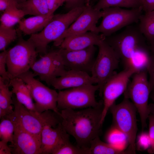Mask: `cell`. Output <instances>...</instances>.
I'll return each mask as SVG.
<instances>
[{
    "mask_svg": "<svg viewBox=\"0 0 154 154\" xmlns=\"http://www.w3.org/2000/svg\"><path fill=\"white\" fill-rule=\"evenodd\" d=\"M103 108V103L95 108L60 111L62 126L75 139L79 147L89 149L91 141L99 136Z\"/></svg>",
    "mask_w": 154,
    "mask_h": 154,
    "instance_id": "obj_1",
    "label": "cell"
},
{
    "mask_svg": "<svg viewBox=\"0 0 154 154\" xmlns=\"http://www.w3.org/2000/svg\"><path fill=\"white\" fill-rule=\"evenodd\" d=\"M85 5L73 8L65 13L54 15L42 30L31 35L28 40L34 45L38 53L45 54L47 52L48 44L57 42L81 14Z\"/></svg>",
    "mask_w": 154,
    "mask_h": 154,
    "instance_id": "obj_2",
    "label": "cell"
},
{
    "mask_svg": "<svg viewBox=\"0 0 154 154\" xmlns=\"http://www.w3.org/2000/svg\"><path fill=\"white\" fill-rule=\"evenodd\" d=\"M105 40L112 48L125 68L136 50L147 45L146 40L138 26L126 27L120 33L106 37Z\"/></svg>",
    "mask_w": 154,
    "mask_h": 154,
    "instance_id": "obj_3",
    "label": "cell"
},
{
    "mask_svg": "<svg viewBox=\"0 0 154 154\" xmlns=\"http://www.w3.org/2000/svg\"><path fill=\"white\" fill-rule=\"evenodd\" d=\"M13 112L5 117L18 123L25 130L34 136L40 143L41 133L44 126L56 118L58 112L48 110L40 114L31 111L20 103L13 96Z\"/></svg>",
    "mask_w": 154,
    "mask_h": 154,
    "instance_id": "obj_4",
    "label": "cell"
},
{
    "mask_svg": "<svg viewBox=\"0 0 154 154\" xmlns=\"http://www.w3.org/2000/svg\"><path fill=\"white\" fill-rule=\"evenodd\" d=\"M102 18L97 26L98 32L105 37L112 35L121 29L137 23L142 14L141 6L127 9L112 7L101 10Z\"/></svg>",
    "mask_w": 154,
    "mask_h": 154,
    "instance_id": "obj_5",
    "label": "cell"
},
{
    "mask_svg": "<svg viewBox=\"0 0 154 154\" xmlns=\"http://www.w3.org/2000/svg\"><path fill=\"white\" fill-rule=\"evenodd\" d=\"M109 110L112 116L113 126L125 135L129 144L128 149L132 154H135L137 131L136 107L129 98L124 97L121 102L114 103Z\"/></svg>",
    "mask_w": 154,
    "mask_h": 154,
    "instance_id": "obj_6",
    "label": "cell"
},
{
    "mask_svg": "<svg viewBox=\"0 0 154 154\" xmlns=\"http://www.w3.org/2000/svg\"><path fill=\"white\" fill-rule=\"evenodd\" d=\"M147 72L146 70L133 74L123 93L124 97L133 103L139 114L142 131L147 127V120L150 114L148 102L151 90Z\"/></svg>",
    "mask_w": 154,
    "mask_h": 154,
    "instance_id": "obj_7",
    "label": "cell"
},
{
    "mask_svg": "<svg viewBox=\"0 0 154 154\" xmlns=\"http://www.w3.org/2000/svg\"><path fill=\"white\" fill-rule=\"evenodd\" d=\"M97 85L88 84L58 92L57 108L60 111L66 109H80L98 106L103 103L98 102L95 93L98 90Z\"/></svg>",
    "mask_w": 154,
    "mask_h": 154,
    "instance_id": "obj_8",
    "label": "cell"
},
{
    "mask_svg": "<svg viewBox=\"0 0 154 154\" xmlns=\"http://www.w3.org/2000/svg\"><path fill=\"white\" fill-rule=\"evenodd\" d=\"M20 37L17 43L8 50L6 65L10 79L29 71L38 54L31 42Z\"/></svg>",
    "mask_w": 154,
    "mask_h": 154,
    "instance_id": "obj_9",
    "label": "cell"
},
{
    "mask_svg": "<svg viewBox=\"0 0 154 154\" xmlns=\"http://www.w3.org/2000/svg\"><path fill=\"white\" fill-rule=\"evenodd\" d=\"M97 46L98 53L93 65L91 75L99 86V95L101 96L104 85L116 73L115 70L118 68L120 60L105 39Z\"/></svg>",
    "mask_w": 154,
    "mask_h": 154,
    "instance_id": "obj_10",
    "label": "cell"
},
{
    "mask_svg": "<svg viewBox=\"0 0 154 154\" xmlns=\"http://www.w3.org/2000/svg\"><path fill=\"white\" fill-rule=\"evenodd\" d=\"M35 76L33 72L29 70L17 77L22 79L29 86L35 101L36 112L40 114L48 110L59 112L57 108L58 92L36 79Z\"/></svg>",
    "mask_w": 154,
    "mask_h": 154,
    "instance_id": "obj_11",
    "label": "cell"
},
{
    "mask_svg": "<svg viewBox=\"0 0 154 154\" xmlns=\"http://www.w3.org/2000/svg\"><path fill=\"white\" fill-rule=\"evenodd\" d=\"M31 68L35 76L50 86L56 78L62 75L66 71L60 53L59 49L52 50L36 61Z\"/></svg>",
    "mask_w": 154,
    "mask_h": 154,
    "instance_id": "obj_12",
    "label": "cell"
},
{
    "mask_svg": "<svg viewBox=\"0 0 154 154\" xmlns=\"http://www.w3.org/2000/svg\"><path fill=\"white\" fill-rule=\"evenodd\" d=\"M136 72L132 68H124L111 77L102 90L103 108L101 123L102 125L108 111L116 99L126 91L131 77Z\"/></svg>",
    "mask_w": 154,
    "mask_h": 154,
    "instance_id": "obj_13",
    "label": "cell"
},
{
    "mask_svg": "<svg viewBox=\"0 0 154 154\" xmlns=\"http://www.w3.org/2000/svg\"><path fill=\"white\" fill-rule=\"evenodd\" d=\"M101 10L94 9L88 0L83 11L55 43L54 46L59 47L66 37L84 33L89 31L99 33L96 24L102 17Z\"/></svg>",
    "mask_w": 154,
    "mask_h": 154,
    "instance_id": "obj_14",
    "label": "cell"
},
{
    "mask_svg": "<svg viewBox=\"0 0 154 154\" xmlns=\"http://www.w3.org/2000/svg\"><path fill=\"white\" fill-rule=\"evenodd\" d=\"M69 135L61 123L60 115L45 124L41 133L40 154H54L66 141Z\"/></svg>",
    "mask_w": 154,
    "mask_h": 154,
    "instance_id": "obj_15",
    "label": "cell"
},
{
    "mask_svg": "<svg viewBox=\"0 0 154 154\" xmlns=\"http://www.w3.org/2000/svg\"><path fill=\"white\" fill-rule=\"evenodd\" d=\"M59 50L66 68L85 72L89 74H91L96 58L95 46L79 50H69L60 48Z\"/></svg>",
    "mask_w": 154,
    "mask_h": 154,
    "instance_id": "obj_16",
    "label": "cell"
},
{
    "mask_svg": "<svg viewBox=\"0 0 154 154\" xmlns=\"http://www.w3.org/2000/svg\"><path fill=\"white\" fill-rule=\"evenodd\" d=\"M11 120L15 125L13 142L9 145L12 154H40V143L18 123Z\"/></svg>",
    "mask_w": 154,
    "mask_h": 154,
    "instance_id": "obj_17",
    "label": "cell"
},
{
    "mask_svg": "<svg viewBox=\"0 0 154 154\" xmlns=\"http://www.w3.org/2000/svg\"><path fill=\"white\" fill-rule=\"evenodd\" d=\"M96 84L91 75L80 71L69 70L62 76L55 78L51 85L55 89L61 90L80 86L84 85Z\"/></svg>",
    "mask_w": 154,
    "mask_h": 154,
    "instance_id": "obj_18",
    "label": "cell"
},
{
    "mask_svg": "<svg viewBox=\"0 0 154 154\" xmlns=\"http://www.w3.org/2000/svg\"><path fill=\"white\" fill-rule=\"evenodd\" d=\"M106 37L100 33L91 32L66 37L59 47L69 50H82L92 46H97Z\"/></svg>",
    "mask_w": 154,
    "mask_h": 154,
    "instance_id": "obj_19",
    "label": "cell"
},
{
    "mask_svg": "<svg viewBox=\"0 0 154 154\" xmlns=\"http://www.w3.org/2000/svg\"><path fill=\"white\" fill-rule=\"evenodd\" d=\"M9 85L12 87V90L20 103L30 110L37 113L35 110V103L33 101L29 87L27 84L21 78L16 77L10 80Z\"/></svg>",
    "mask_w": 154,
    "mask_h": 154,
    "instance_id": "obj_20",
    "label": "cell"
},
{
    "mask_svg": "<svg viewBox=\"0 0 154 154\" xmlns=\"http://www.w3.org/2000/svg\"><path fill=\"white\" fill-rule=\"evenodd\" d=\"M54 15H36L22 19L18 23V29L25 35L37 33L43 29Z\"/></svg>",
    "mask_w": 154,
    "mask_h": 154,
    "instance_id": "obj_21",
    "label": "cell"
},
{
    "mask_svg": "<svg viewBox=\"0 0 154 154\" xmlns=\"http://www.w3.org/2000/svg\"><path fill=\"white\" fill-rule=\"evenodd\" d=\"M9 82L0 76V118L12 114L13 94L9 89Z\"/></svg>",
    "mask_w": 154,
    "mask_h": 154,
    "instance_id": "obj_22",
    "label": "cell"
},
{
    "mask_svg": "<svg viewBox=\"0 0 154 154\" xmlns=\"http://www.w3.org/2000/svg\"><path fill=\"white\" fill-rule=\"evenodd\" d=\"M151 54L149 46L147 45L138 48L124 68L133 69L136 72L147 70Z\"/></svg>",
    "mask_w": 154,
    "mask_h": 154,
    "instance_id": "obj_23",
    "label": "cell"
},
{
    "mask_svg": "<svg viewBox=\"0 0 154 154\" xmlns=\"http://www.w3.org/2000/svg\"><path fill=\"white\" fill-rule=\"evenodd\" d=\"M18 8L23 11L25 15H46L48 14L46 0H27L18 4Z\"/></svg>",
    "mask_w": 154,
    "mask_h": 154,
    "instance_id": "obj_24",
    "label": "cell"
},
{
    "mask_svg": "<svg viewBox=\"0 0 154 154\" xmlns=\"http://www.w3.org/2000/svg\"><path fill=\"white\" fill-rule=\"evenodd\" d=\"M130 154L128 149L124 151L119 150L111 144L102 141L98 136L91 142L89 154Z\"/></svg>",
    "mask_w": 154,
    "mask_h": 154,
    "instance_id": "obj_25",
    "label": "cell"
},
{
    "mask_svg": "<svg viewBox=\"0 0 154 154\" xmlns=\"http://www.w3.org/2000/svg\"><path fill=\"white\" fill-rule=\"evenodd\" d=\"M138 27L146 39L149 42L154 39V10L142 14Z\"/></svg>",
    "mask_w": 154,
    "mask_h": 154,
    "instance_id": "obj_26",
    "label": "cell"
},
{
    "mask_svg": "<svg viewBox=\"0 0 154 154\" xmlns=\"http://www.w3.org/2000/svg\"><path fill=\"white\" fill-rule=\"evenodd\" d=\"M25 16L23 12L18 7L10 8L3 12L0 17V25L7 27H13Z\"/></svg>",
    "mask_w": 154,
    "mask_h": 154,
    "instance_id": "obj_27",
    "label": "cell"
},
{
    "mask_svg": "<svg viewBox=\"0 0 154 154\" xmlns=\"http://www.w3.org/2000/svg\"><path fill=\"white\" fill-rule=\"evenodd\" d=\"M140 6H141L137 0H98L93 7L95 9L101 10L112 7L132 9Z\"/></svg>",
    "mask_w": 154,
    "mask_h": 154,
    "instance_id": "obj_28",
    "label": "cell"
},
{
    "mask_svg": "<svg viewBox=\"0 0 154 154\" xmlns=\"http://www.w3.org/2000/svg\"><path fill=\"white\" fill-rule=\"evenodd\" d=\"M105 137L107 143L122 150V148L125 146L126 140L128 141L125 135L114 126L108 131Z\"/></svg>",
    "mask_w": 154,
    "mask_h": 154,
    "instance_id": "obj_29",
    "label": "cell"
},
{
    "mask_svg": "<svg viewBox=\"0 0 154 154\" xmlns=\"http://www.w3.org/2000/svg\"><path fill=\"white\" fill-rule=\"evenodd\" d=\"M0 138L1 140L11 144L13 142L15 125L11 119L5 117L1 119Z\"/></svg>",
    "mask_w": 154,
    "mask_h": 154,
    "instance_id": "obj_30",
    "label": "cell"
},
{
    "mask_svg": "<svg viewBox=\"0 0 154 154\" xmlns=\"http://www.w3.org/2000/svg\"><path fill=\"white\" fill-rule=\"evenodd\" d=\"M17 31L13 27L0 25V50H6L7 46L18 36Z\"/></svg>",
    "mask_w": 154,
    "mask_h": 154,
    "instance_id": "obj_31",
    "label": "cell"
},
{
    "mask_svg": "<svg viewBox=\"0 0 154 154\" xmlns=\"http://www.w3.org/2000/svg\"><path fill=\"white\" fill-rule=\"evenodd\" d=\"M54 154H89V149L80 148L73 145L70 139L66 141Z\"/></svg>",
    "mask_w": 154,
    "mask_h": 154,
    "instance_id": "obj_32",
    "label": "cell"
},
{
    "mask_svg": "<svg viewBox=\"0 0 154 154\" xmlns=\"http://www.w3.org/2000/svg\"><path fill=\"white\" fill-rule=\"evenodd\" d=\"M7 52L8 50H6L0 54V75L4 80L10 82V78L5 68Z\"/></svg>",
    "mask_w": 154,
    "mask_h": 154,
    "instance_id": "obj_33",
    "label": "cell"
},
{
    "mask_svg": "<svg viewBox=\"0 0 154 154\" xmlns=\"http://www.w3.org/2000/svg\"><path fill=\"white\" fill-rule=\"evenodd\" d=\"M138 144L141 149L145 150L151 146V142L149 133L143 132L138 136Z\"/></svg>",
    "mask_w": 154,
    "mask_h": 154,
    "instance_id": "obj_34",
    "label": "cell"
},
{
    "mask_svg": "<svg viewBox=\"0 0 154 154\" xmlns=\"http://www.w3.org/2000/svg\"><path fill=\"white\" fill-rule=\"evenodd\" d=\"M147 69L149 75V82L151 91L154 89V55L151 53Z\"/></svg>",
    "mask_w": 154,
    "mask_h": 154,
    "instance_id": "obj_35",
    "label": "cell"
},
{
    "mask_svg": "<svg viewBox=\"0 0 154 154\" xmlns=\"http://www.w3.org/2000/svg\"><path fill=\"white\" fill-rule=\"evenodd\" d=\"M48 10V15H54V12L65 3V0H46Z\"/></svg>",
    "mask_w": 154,
    "mask_h": 154,
    "instance_id": "obj_36",
    "label": "cell"
},
{
    "mask_svg": "<svg viewBox=\"0 0 154 154\" xmlns=\"http://www.w3.org/2000/svg\"><path fill=\"white\" fill-rule=\"evenodd\" d=\"M88 0H65V6L70 10L73 8L85 5Z\"/></svg>",
    "mask_w": 154,
    "mask_h": 154,
    "instance_id": "obj_37",
    "label": "cell"
},
{
    "mask_svg": "<svg viewBox=\"0 0 154 154\" xmlns=\"http://www.w3.org/2000/svg\"><path fill=\"white\" fill-rule=\"evenodd\" d=\"M18 3L15 0H0V11L3 12L12 8L18 7Z\"/></svg>",
    "mask_w": 154,
    "mask_h": 154,
    "instance_id": "obj_38",
    "label": "cell"
},
{
    "mask_svg": "<svg viewBox=\"0 0 154 154\" xmlns=\"http://www.w3.org/2000/svg\"><path fill=\"white\" fill-rule=\"evenodd\" d=\"M148 118L149 119L148 133L151 140V147L154 151V115L150 113Z\"/></svg>",
    "mask_w": 154,
    "mask_h": 154,
    "instance_id": "obj_39",
    "label": "cell"
},
{
    "mask_svg": "<svg viewBox=\"0 0 154 154\" xmlns=\"http://www.w3.org/2000/svg\"><path fill=\"white\" fill-rule=\"evenodd\" d=\"M12 150L8 143L2 140L0 141V154H11Z\"/></svg>",
    "mask_w": 154,
    "mask_h": 154,
    "instance_id": "obj_40",
    "label": "cell"
},
{
    "mask_svg": "<svg viewBox=\"0 0 154 154\" xmlns=\"http://www.w3.org/2000/svg\"><path fill=\"white\" fill-rule=\"evenodd\" d=\"M142 8L145 12L154 10V0H144Z\"/></svg>",
    "mask_w": 154,
    "mask_h": 154,
    "instance_id": "obj_41",
    "label": "cell"
},
{
    "mask_svg": "<svg viewBox=\"0 0 154 154\" xmlns=\"http://www.w3.org/2000/svg\"><path fill=\"white\" fill-rule=\"evenodd\" d=\"M149 48L151 53L154 55V39L150 42Z\"/></svg>",
    "mask_w": 154,
    "mask_h": 154,
    "instance_id": "obj_42",
    "label": "cell"
},
{
    "mask_svg": "<svg viewBox=\"0 0 154 154\" xmlns=\"http://www.w3.org/2000/svg\"><path fill=\"white\" fill-rule=\"evenodd\" d=\"M149 107L150 113L154 115V104H149Z\"/></svg>",
    "mask_w": 154,
    "mask_h": 154,
    "instance_id": "obj_43",
    "label": "cell"
},
{
    "mask_svg": "<svg viewBox=\"0 0 154 154\" xmlns=\"http://www.w3.org/2000/svg\"><path fill=\"white\" fill-rule=\"evenodd\" d=\"M149 97L151 98L154 103V89L151 91Z\"/></svg>",
    "mask_w": 154,
    "mask_h": 154,
    "instance_id": "obj_44",
    "label": "cell"
},
{
    "mask_svg": "<svg viewBox=\"0 0 154 154\" xmlns=\"http://www.w3.org/2000/svg\"><path fill=\"white\" fill-rule=\"evenodd\" d=\"M19 4L22 3L27 0H15Z\"/></svg>",
    "mask_w": 154,
    "mask_h": 154,
    "instance_id": "obj_45",
    "label": "cell"
},
{
    "mask_svg": "<svg viewBox=\"0 0 154 154\" xmlns=\"http://www.w3.org/2000/svg\"><path fill=\"white\" fill-rule=\"evenodd\" d=\"M137 0L138 1L140 5L142 7V5L144 2V0Z\"/></svg>",
    "mask_w": 154,
    "mask_h": 154,
    "instance_id": "obj_46",
    "label": "cell"
},
{
    "mask_svg": "<svg viewBox=\"0 0 154 154\" xmlns=\"http://www.w3.org/2000/svg\"></svg>",
    "mask_w": 154,
    "mask_h": 154,
    "instance_id": "obj_47",
    "label": "cell"
}]
</instances>
